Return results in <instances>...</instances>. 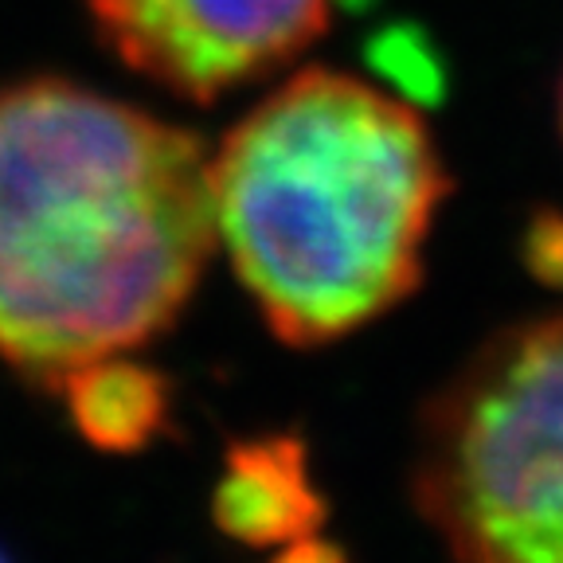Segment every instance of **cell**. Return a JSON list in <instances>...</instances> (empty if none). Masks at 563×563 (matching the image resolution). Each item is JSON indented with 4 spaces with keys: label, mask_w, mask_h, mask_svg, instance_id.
Masks as SVG:
<instances>
[{
    "label": "cell",
    "mask_w": 563,
    "mask_h": 563,
    "mask_svg": "<svg viewBox=\"0 0 563 563\" xmlns=\"http://www.w3.org/2000/svg\"><path fill=\"white\" fill-rule=\"evenodd\" d=\"M216 246L196 133L67 79L0 90V361L52 387L185 313Z\"/></svg>",
    "instance_id": "1"
},
{
    "label": "cell",
    "mask_w": 563,
    "mask_h": 563,
    "mask_svg": "<svg viewBox=\"0 0 563 563\" xmlns=\"http://www.w3.org/2000/svg\"><path fill=\"white\" fill-rule=\"evenodd\" d=\"M208 188L216 239L271 333L317 349L419 290L450 176L407 98L306 67L231 125Z\"/></svg>",
    "instance_id": "2"
},
{
    "label": "cell",
    "mask_w": 563,
    "mask_h": 563,
    "mask_svg": "<svg viewBox=\"0 0 563 563\" xmlns=\"http://www.w3.org/2000/svg\"><path fill=\"white\" fill-rule=\"evenodd\" d=\"M411 489L454 563H563V309L501 329L439 387Z\"/></svg>",
    "instance_id": "3"
},
{
    "label": "cell",
    "mask_w": 563,
    "mask_h": 563,
    "mask_svg": "<svg viewBox=\"0 0 563 563\" xmlns=\"http://www.w3.org/2000/svg\"><path fill=\"white\" fill-rule=\"evenodd\" d=\"M87 9L125 67L208 106L317 44L333 0H87Z\"/></svg>",
    "instance_id": "4"
},
{
    "label": "cell",
    "mask_w": 563,
    "mask_h": 563,
    "mask_svg": "<svg viewBox=\"0 0 563 563\" xmlns=\"http://www.w3.org/2000/svg\"><path fill=\"white\" fill-rule=\"evenodd\" d=\"M325 517L329 501L313 477L306 439L278 431L231 442L211 493V520L223 537L274 548L317 532Z\"/></svg>",
    "instance_id": "5"
},
{
    "label": "cell",
    "mask_w": 563,
    "mask_h": 563,
    "mask_svg": "<svg viewBox=\"0 0 563 563\" xmlns=\"http://www.w3.org/2000/svg\"><path fill=\"white\" fill-rule=\"evenodd\" d=\"M70 427L95 450L137 454L173 431V387L157 368L122 352L75 364L52 379Z\"/></svg>",
    "instance_id": "6"
},
{
    "label": "cell",
    "mask_w": 563,
    "mask_h": 563,
    "mask_svg": "<svg viewBox=\"0 0 563 563\" xmlns=\"http://www.w3.org/2000/svg\"><path fill=\"white\" fill-rule=\"evenodd\" d=\"M520 263L537 282L563 290V211L537 208L520 231Z\"/></svg>",
    "instance_id": "7"
},
{
    "label": "cell",
    "mask_w": 563,
    "mask_h": 563,
    "mask_svg": "<svg viewBox=\"0 0 563 563\" xmlns=\"http://www.w3.org/2000/svg\"><path fill=\"white\" fill-rule=\"evenodd\" d=\"M372 59H379V67H387L404 82L407 95H427V90H439V63L431 52H419L415 44H407V35L396 32L387 35L384 44L372 52Z\"/></svg>",
    "instance_id": "8"
},
{
    "label": "cell",
    "mask_w": 563,
    "mask_h": 563,
    "mask_svg": "<svg viewBox=\"0 0 563 563\" xmlns=\"http://www.w3.org/2000/svg\"><path fill=\"white\" fill-rule=\"evenodd\" d=\"M271 563H349V555H344L341 544H333V540L309 532V537L290 540V544H286V552L274 555Z\"/></svg>",
    "instance_id": "9"
},
{
    "label": "cell",
    "mask_w": 563,
    "mask_h": 563,
    "mask_svg": "<svg viewBox=\"0 0 563 563\" xmlns=\"http://www.w3.org/2000/svg\"><path fill=\"white\" fill-rule=\"evenodd\" d=\"M555 125H560V137H563V70H560V87H555Z\"/></svg>",
    "instance_id": "10"
},
{
    "label": "cell",
    "mask_w": 563,
    "mask_h": 563,
    "mask_svg": "<svg viewBox=\"0 0 563 563\" xmlns=\"http://www.w3.org/2000/svg\"><path fill=\"white\" fill-rule=\"evenodd\" d=\"M0 563H9V560H4V552H0Z\"/></svg>",
    "instance_id": "11"
}]
</instances>
